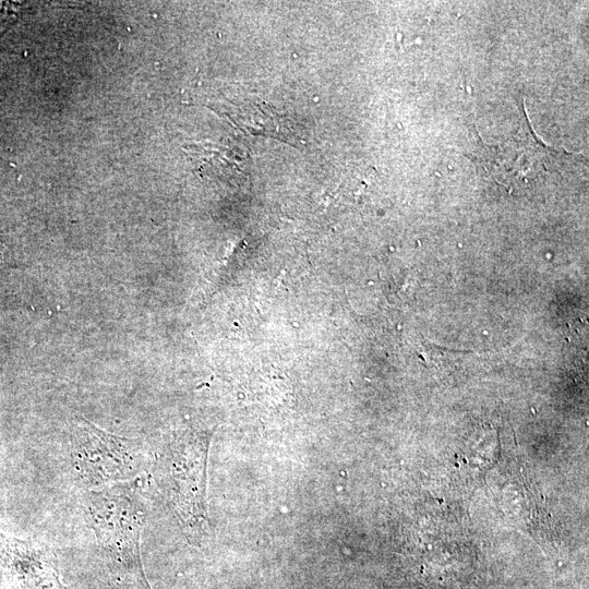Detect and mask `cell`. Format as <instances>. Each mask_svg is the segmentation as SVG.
I'll return each instance as SVG.
<instances>
[{"mask_svg": "<svg viewBox=\"0 0 589 589\" xmlns=\"http://www.w3.org/2000/svg\"><path fill=\"white\" fill-rule=\"evenodd\" d=\"M72 464L88 485H104L137 476L143 466L137 442L105 432L80 418L72 432Z\"/></svg>", "mask_w": 589, "mask_h": 589, "instance_id": "7a4b0ae2", "label": "cell"}, {"mask_svg": "<svg viewBox=\"0 0 589 589\" xmlns=\"http://www.w3.org/2000/svg\"><path fill=\"white\" fill-rule=\"evenodd\" d=\"M521 139H514L503 145L490 146L479 139L477 149L470 157L492 178L507 185L508 181L526 183L529 176L538 178L557 166L560 156L539 141L526 117Z\"/></svg>", "mask_w": 589, "mask_h": 589, "instance_id": "277c9868", "label": "cell"}, {"mask_svg": "<svg viewBox=\"0 0 589 589\" xmlns=\"http://www.w3.org/2000/svg\"><path fill=\"white\" fill-rule=\"evenodd\" d=\"M17 10L13 2H0V35L15 20Z\"/></svg>", "mask_w": 589, "mask_h": 589, "instance_id": "5b68a950", "label": "cell"}, {"mask_svg": "<svg viewBox=\"0 0 589 589\" xmlns=\"http://www.w3.org/2000/svg\"><path fill=\"white\" fill-rule=\"evenodd\" d=\"M85 506L100 544L121 562L140 566L143 513L133 493L119 486L93 491L86 495Z\"/></svg>", "mask_w": 589, "mask_h": 589, "instance_id": "3957f363", "label": "cell"}, {"mask_svg": "<svg viewBox=\"0 0 589 589\" xmlns=\"http://www.w3.org/2000/svg\"><path fill=\"white\" fill-rule=\"evenodd\" d=\"M205 435L185 434L172 444L163 460L165 486L184 528L199 534L207 522L205 505Z\"/></svg>", "mask_w": 589, "mask_h": 589, "instance_id": "6da1fadb", "label": "cell"}]
</instances>
